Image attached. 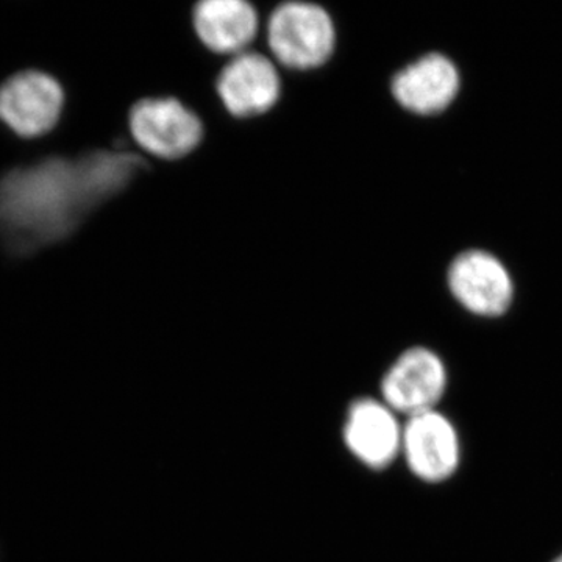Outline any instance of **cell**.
<instances>
[{"instance_id":"10","label":"cell","mask_w":562,"mask_h":562,"mask_svg":"<svg viewBox=\"0 0 562 562\" xmlns=\"http://www.w3.org/2000/svg\"><path fill=\"white\" fill-rule=\"evenodd\" d=\"M460 90V72L441 54L424 55L395 74L391 91L403 109L417 114L446 110Z\"/></svg>"},{"instance_id":"1","label":"cell","mask_w":562,"mask_h":562,"mask_svg":"<svg viewBox=\"0 0 562 562\" xmlns=\"http://www.w3.org/2000/svg\"><path fill=\"white\" fill-rule=\"evenodd\" d=\"M133 154L94 151L79 160L47 157L0 177V241L29 257L68 239L91 210L116 194L143 166Z\"/></svg>"},{"instance_id":"7","label":"cell","mask_w":562,"mask_h":562,"mask_svg":"<svg viewBox=\"0 0 562 562\" xmlns=\"http://www.w3.org/2000/svg\"><path fill=\"white\" fill-rule=\"evenodd\" d=\"M401 460L420 482L438 484L460 468L461 441L453 422L435 409L403 422Z\"/></svg>"},{"instance_id":"6","label":"cell","mask_w":562,"mask_h":562,"mask_svg":"<svg viewBox=\"0 0 562 562\" xmlns=\"http://www.w3.org/2000/svg\"><path fill=\"white\" fill-rule=\"evenodd\" d=\"M449 384L446 364L436 351L412 347L398 355L380 380V394L403 419L435 412Z\"/></svg>"},{"instance_id":"12","label":"cell","mask_w":562,"mask_h":562,"mask_svg":"<svg viewBox=\"0 0 562 562\" xmlns=\"http://www.w3.org/2000/svg\"><path fill=\"white\" fill-rule=\"evenodd\" d=\"M552 562H562V553L560 554V557L554 558Z\"/></svg>"},{"instance_id":"5","label":"cell","mask_w":562,"mask_h":562,"mask_svg":"<svg viewBox=\"0 0 562 562\" xmlns=\"http://www.w3.org/2000/svg\"><path fill=\"white\" fill-rule=\"evenodd\" d=\"M403 422L379 395H360L344 413V447L368 471H386L401 460Z\"/></svg>"},{"instance_id":"4","label":"cell","mask_w":562,"mask_h":562,"mask_svg":"<svg viewBox=\"0 0 562 562\" xmlns=\"http://www.w3.org/2000/svg\"><path fill=\"white\" fill-rule=\"evenodd\" d=\"M128 128L139 149L160 160L188 157L203 139L201 117L176 98H146L133 103Z\"/></svg>"},{"instance_id":"9","label":"cell","mask_w":562,"mask_h":562,"mask_svg":"<svg viewBox=\"0 0 562 562\" xmlns=\"http://www.w3.org/2000/svg\"><path fill=\"white\" fill-rule=\"evenodd\" d=\"M450 291L464 308L479 316H501L513 302V280L497 258L468 250L449 269Z\"/></svg>"},{"instance_id":"3","label":"cell","mask_w":562,"mask_h":562,"mask_svg":"<svg viewBox=\"0 0 562 562\" xmlns=\"http://www.w3.org/2000/svg\"><path fill=\"white\" fill-rule=\"evenodd\" d=\"M66 90L40 69L20 70L0 83V124L22 139L49 135L60 124Z\"/></svg>"},{"instance_id":"8","label":"cell","mask_w":562,"mask_h":562,"mask_svg":"<svg viewBox=\"0 0 562 562\" xmlns=\"http://www.w3.org/2000/svg\"><path fill=\"white\" fill-rule=\"evenodd\" d=\"M216 92L233 117L261 116L280 101V74L271 58L260 52H243L221 69Z\"/></svg>"},{"instance_id":"11","label":"cell","mask_w":562,"mask_h":562,"mask_svg":"<svg viewBox=\"0 0 562 562\" xmlns=\"http://www.w3.org/2000/svg\"><path fill=\"white\" fill-rule=\"evenodd\" d=\"M192 27L206 49L235 57L257 38L260 20L246 0H203L192 10Z\"/></svg>"},{"instance_id":"2","label":"cell","mask_w":562,"mask_h":562,"mask_svg":"<svg viewBox=\"0 0 562 562\" xmlns=\"http://www.w3.org/2000/svg\"><path fill=\"white\" fill-rule=\"evenodd\" d=\"M266 36L273 58L292 70L321 68L336 49L335 22L316 3H281L269 18Z\"/></svg>"}]
</instances>
